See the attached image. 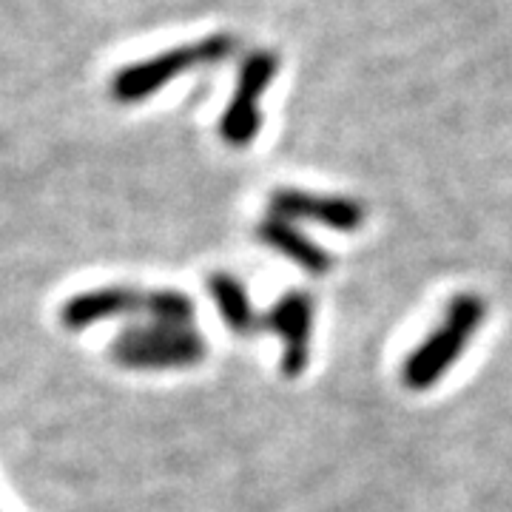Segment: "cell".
<instances>
[{
  "label": "cell",
  "mask_w": 512,
  "mask_h": 512,
  "mask_svg": "<svg viewBox=\"0 0 512 512\" xmlns=\"http://www.w3.org/2000/svg\"><path fill=\"white\" fill-rule=\"evenodd\" d=\"M146 313L157 325L191 328V319H194L197 308L183 291H148Z\"/></svg>",
  "instance_id": "cell-10"
},
{
  "label": "cell",
  "mask_w": 512,
  "mask_h": 512,
  "mask_svg": "<svg viewBox=\"0 0 512 512\" xmlns=\"http://www.w3.org/2000/svg\"><path fill=\"white\" fill-rule=\"evenodd\" d=\"M234 49V40L228 35H214L197 40V43H188L180 49H171L163 55L151 57V60H140V63H131L126 69L114 74L111 80V94L114 100L120 103H137V100H146L154 92H160L168 80L180 77L194 66H208V63H217L225 60Z\"/></svg>",
  "instance_id": "cell-2"
},
{
  "label": "cell",
  "mask_w": 512,
  "mask_h": 512,
  "mask_svg": "<svg viewBox=\"0 0 512 512\" xmlns=\"http://www.w3.org/2000/svg\"><path fill=\"white\" fill-rule=\"evenodd\" d=\"M487 316V305L478 293H458L456 299L447 305L441 325L419 348L407 356L402 367V379L410 390H430L441 376L450 373L458 356L467 350L470 339L476 336Z\"/></svg>",
  "instance_id": "cell-1"
},
{
  "label": "cell",
  "mask_w": 512,
  "mask_h": 512,
  "mask_svg": "<svg viewBox=\"0 0 512 512\" xmlns=\"http://www.w3.org/2000/svg\"><path fill=\"white\" fill-rule=\"evenodd\" d=\"M276 74V57L271 52H256L251 55L242 69H239V83L234 100L228 103V109L220 120V134L228 146L242 148L254 143L259 134L262 117H259V97L271 86Z\"/></svg>",
  "instance_id": "cell-4"
},
{
  "label": "cell",
  "mask_w": 512,
  "mask_h": 512,
  "mask_svg": "<svg viewBox=\"0 0 512 512\" xmlns=\"http://www.w3.org/2000/svg\"><path fill=\"white\" fill-rule=\"evenodd\" d=\"M208 291H211L214 305L220 308L225 325L234 330V333L248 336V333H254V330L259 328L254 305H251L248 291H245V285L239 282L237 276L225 274V271L211 274V279H208Z\"/></svg>",
  "instance_id": "cell-9"
},
{
  "label": "cell",
  "mask_w": 512,
  "mask_h": 512,
  "mask_svg": "<svg viewBox=\"0 0 512 512\" xmlns=\"http://www.w3.org/2000/svg\"><path fill=\"white\" fill-rule=\"evenodd\" d=\"M146 293L148 291H137V288H123V285L74 293L72 299L63 305L60 319L69 330H86L97 322L114 319L120 313L146 311Z\"/></svg>",
  "instance_id": "cell-7"
},
{
  "label": "cell",
  "mask_w": 512,
  "mask_h": 512,
  "mask_svg": "<svg viewBox=\"0 0 512 512\" xmlns=\"http://www.w3.org/2000/svg\"><path fill=\"white\" fill-rule=\"evenodd\" d=\"M256 237L265 245H271L276 254L288 256L299 268H305L311 276H325L333 268V256L322 245H316L313 239L305 237L291 220L268 217L265 222H259Z\"/></svg>",
  "instance_id": "cell-8"
},
{
  "label": "cell",
  "mask_w": 512,
  "mask_h": 512,
  "mask_svg": "<svg viewBox=\"0 0 512 512\" xmlns=\"http://www.w3.org/2000/svg\"><path fill=\"white\" fill-rule=\"evenodd\" d=\"M205 350V339L194 328L154 322L143 328L123 330L111 345V356L123 367L134 370H177L200 365Z\"/></svg>",
  "instance_id": "cell-3"
},
{
  "label": "cell",
  "mask_w": 512,
  "mask_h": 512,
  "mask_svg": "<svg viewBox=\"0 0 512 512\" xmlns=\"http://www.w3.org/2000/svg\"><path fill=\"white\" fill-rule=\"evenodd\" d=\"M282 339V376L296 379L308 370L311 362V333H313V299L311 293L291 291L276 302L271 311L259 319Z\"/></svg>",
  "instance_id": "cell-5"
},
{
  "label": "cell",
  "mask_w": 512,
  "mask_h": 512,
  "mask_svg": "<svg viewBox=\"0 0 512 512\" xmlns=\"http://www.w3.org/2000/svg\"><path fill=\"white\" fill-rule=\"evenodd\" d=\"M271 211L282 220H308L319 222L325 228L353 234L365 225V208L348 197H328V194H311L299 188H282L271 197Z\"/></svg>",
  "instance_id": "cell-6"
}]
</instances>
